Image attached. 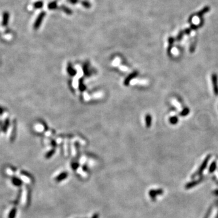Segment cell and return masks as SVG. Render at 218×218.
Returning <instances> with one entry per match:
<instances>
[{
	"instance_id": "17",
	"label": "cell",
	"mask_w": 218,
	"mask_h": 218,
	"mask_svg": "<svg viewBox=\"0 0 218 218\" xmlns=\"http://www.w3.org/2000/svg\"><path fill=\"white\" fill-rule=\"evenodd\" d=\"M119 69L122 71H123V72H127V71L128 70V67H127L126 66H124V65H121V66H120Z\"/></svg>"
},
{
	"instance_id": "19",
	"label": "cell",
	"mask_w": 218,
	"mask_h": 218,
	"mask_svg": "<svg viewBox=\"0 0 218 218\" xmlns=\"http://www.w3.org/2000/svg\"><path fill=\"white\" fill-rule=\"evenodd\" d=\"M2 113H3V110L0 107V115H2Z\"/></svg>"
},
{
	"instance_id": "2",
	"label": "cell",
	"mask_w": 218,
	"mask_h": 218,
	"mask_svg": "<svg viewBox=\"0 0 218 218\" xmlns=\"http://www.w3.org/2000/svg\"><path fill=\"white\" fill-rule=\"evenodd\" d=\"M210 156H207V158H205V159L204 161V162H202V164H201V167H200V168H199L198 171H197L196 173V175H194V176H196V175H200L201 173H202V171L204 170V169L206 168V167H207V163H208L209 159H210Z\"/></svg>"
},
{
	"instance_id": "18",
	"label": "cell",
	"mask_w": 218,
	"mask_h": 218,
	"mask_svg": "<svg viewBox=\"0 0 218 218\" xmlns=\"http://www.w3.org/2000/svg\"><path fill=\"white\" fill-rule=\"evenodd\" d=\"M67 1L72 4H77V2H79V0H67Z\"/></svg>"
},
{
	"instance_id": "15",
	"label": "cell",
	"mask_w": 218,
	"mask_h": 218,
	"mask_svg": "<svg viewBox=\"0 0 218 218\" xmlns=\"http://www.w3.org/2000/svg\"><path fill=\"white\" fill-rule=\"evenodd\" d=\"M216 162H213L212 164H211V165L210 167V169H209V171H210V173H213V171H215V169H216Z\"/></svg>"
},
{
	"instance_id": "11",
	"label": "cell",
	"mask_w": 218,
	"mask_h": 218,
	"mask_svg": "<svg viewBox=\"0 0 218 218\" xmlns=\"http://www.w3.org/2000/svg\"><path fill=\"white\" fill-rule=\"evenodd\" d=\"M9 124H10L9 120L8 119H6V121H5V122H4V126H3V128H2L4 132H5V133L7 132V128H8L9 126Z\"/></svg>"
},
{
	"instance_id": "7",
	"label": "cell",
	"mask_w": 218,
	"mask_h": 218,
	"mask_svg": "<svg viewBox=\"0 0 218 218\" xmlns=\"http://www.w3.org/2000/svg\"><path fill=\"white\" fill-rule=\"evenodd\" d=\"M60 9H61V10H63L64 13H65L67 14V15H72V14L73 13V12H72V10H71L70 9H69V7H66V6H63H63H61Z\"/></svg>"
},
{
	"instance_id": "8",
	"label": "cell",
	"mask_w": 218,
	"mask_h": 218,
	"mask_svg": "<svg viewBox=\"0 0 218 218\" xmlns=\"http://www.w3.org/2000/svg\"><path fill=\"white\" fill-rule=\"evenodd\" d=\"M48 8L50 10H54L55 9H56L58 7V4H57V1H54L52 2H50L48 4Z\"/></svg>"
},
{
	"instance_id": "13",
	"label": "cell",
	"mask_w": 218,
	"mask_h": 218,
	"mask_svg": "<svg viewBox=\"0 0 218 218\" xmlns=\"http://www.w3.org/2000/svg\"><path fill=\"white\" fill-rule=\"evenodd\" d=\"M12 181H13V183L14 185H18V186H19V185H20L21 184H22L21 180H20V179H18V178H13Z\"/></svg>"
},
{
	"instance_id": "3",
	"label": "cell",
	"mask_w": 218,
	"mask_h": 218,
	"mask_svg": "<svg viewBox=\"0 0 218 218\" xmlns=\"http://www.w3.org/2000/svg\"><path fill=\"white\" fill-rule=\"evenodd\" d=\"M9 13L7 12H4L3 13V15H2V26H7L9 23Z\"/></svg>"
},
{
	"instance_id": "9",
	"label": "cell",
	"mask_w": 218,
	"mask_h": 218,
	"mask_svg": "<svg viewBox=\"0 0 218 218\" xmlns=\"http://www.w3.org/2000/svg\"><path fill=\"white\" fill-rule=\"evenodd\" d=\"M43 6H44V3L43 2L41 1H37V2H35L34 4H33V7H34L35 9H41L43 7Z\"/></svg>"
},
{
	"instance_id": "6",
	"label": "cell",
	"mask_w": 218,
	"mask_h": 218,
	"mask_svg": "<svg viewBox=\"0 0 218 218\" xmlns=\"http://www.w3.org/2000/svg\"><path fill=\"white\" fill-rule=\"evenodd\" d=\"M212 82H213V84L215 93L216 94V95H218V85H217V78H216V76L215 75H213Z\"/></svg>"
},
{
	"instance_id": "4",
	"label": "cell",
	"mask_w": 218,
	"mask_h": 218,
	"mask_svg": "<svg viewBox=\"0 0 218 218\" xmlns=\"http://www.w3.org/2000/svg\"><path fill=\"white\" fill-rule=\"evenodd\" d=\"M202 180V178L198 179V180H193V181H192V182H190L187 184V185H185V188H186L187 189H189V188L193 187H195L196 185H197L198 184H199V183L201 182Z\"/></svg>"
},
{
	"instance_id": "1",
	"label": "cell",
	"mask_w": 218,
	"mask_h": 218,
	"mask_svg": "<svg viewBox=\"0 0 218 218\" xmlns=\"http://www.w3.org/2000/svg\"><path fill=\"white\" fill-rule=\"evenodd\" d=\"M46 12H41V13L39 14V15L38 16V17L36 19L35 22L34 24H33V29L35 30H38V29L40 27L41 25V23H42L43 19L44 18V17L46 16Z\"/></svg>"
},
{
	"instance_id": "12",
	"label": "cell",
	"mask_w": 218,
	"mask_h": 218,
	"mask_svg": "<svg viewBox=\"0 0 218 218\" xmlns=\"http://www.w3.org/2000/svg\"><path fill=\"white\" fill-rule=\"evenodd\" d=\"M81 4H82V6H83L84 7L87 9L90 8V7H91V4L87 1H82V2H81Z\"/></svg>"
},
{
	"instance_id": "14",
	"label": "cell",
	"mask_w": 218,
	"mask_h": 218,
	"mask_svg": "<svg viewBox=\"0 0 218 218\" xmlns=\"http://www.w3.org/2000/svg\"><path fill=\"white\" fill-rule=\"evenodd\" d=\"M16 208H13L10 211L9 216V218H15V216H16Z\"/></svg>"
},
{
	"instance_id": "20",
	"label": "cell",
	"mask_w": 218,
	"mask_h": 218,
	"mask_svg": "<svg viewBox=\"0 0 218 218\" xmlns=\"http://www.w3.org/2000/svg\"><path fill=\"white\" fill-rule=\"evenodd\" d=\"M218 218V213L217 216H216V218Z\"/></svg>"
},
{
	"instance_id": "5",
	"label": "cell",
	"mask_w": 218,
	"mask_h": 218,
	"mask_svg": "<svg viewBox=\"0 0 218 218\" xmlns=\"http://www.w3.org/2000/svg\"><path fill=\"white\" fill-rule=\"evenodd\" d=\"M147 84V81L145 79H133L130 81V84H141V85H145Z\"/></svg>"
},
{
	"instance_id": "16",
	"label": "cell",
	"mask_w": 218,
	"mask_h": 218,
	"mask_svg": "<svg viewBox=\"0 0 218 218\" xmlns=\"http://www.w3.org/2000/svg\"><path fill=\"white\" fill-rule=\"evenodd\" d=\"M119 63H120V59L117 58H116L115 60L113 61V63H112V65H113V66H118V65H119Z\"/></svg>"
},
{
	"instance_id": "10",
	"label": "cell",
	"mask_w": 218,
	"mask_h": 218,
	"mask_svg": "<svg viewBox=\"0 0 218 218\" xmlns=\"http://www.w3.org/2000/svg\"><path fill=\"white\" fill-rule=\"evenodd\" d=\"M163 193V191L162 190H153V191H151L150 192V195H151L152 196H156L158 194H161Z\"/></svg>"
}]
</instances>
